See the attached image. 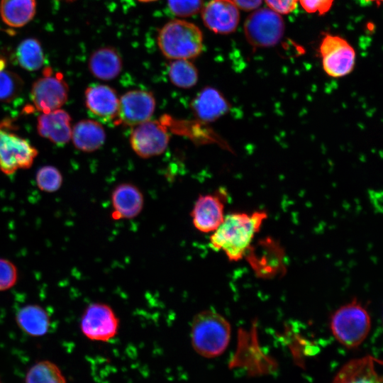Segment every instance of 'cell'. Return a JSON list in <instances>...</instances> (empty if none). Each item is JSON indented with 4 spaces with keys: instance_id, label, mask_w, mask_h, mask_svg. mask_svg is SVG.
I'll use <instances>...</instances> for the list:
<instances>
[{
    "instance_id": "obj_23",
    "label": "cell",
    "mask_w": 383,
    "mask_h": 383,
    "mask_svg": "<svg viewBox=\"0 0 383 383\" xmlns=\"http://www.w3.org/2000/svg\"><path fill=\"white\" fill-rule=\"evenodd\" d=\"M16 57L18 65L28 71L40 70L45 57L40 43L35 38L24 39L18 45Z\"/></svg>"
},
{
    "instance_id": "obj_31",
    "label": "cell",
    "mask_w": 383,
    "mask_h": 383,
    "mask_svg": "<svg viewBox=\"0 0 383 383\" xmlns=\"http://www.w3.org/2000/svg\"><path fill=\"white\" fill-rule=\"evenodd\" d=\"M269 9L279 14H288L296 7L299 0H265Z\"/></svg>"
},
{
    "instance_id": "obj_6",
    "label": "cell",
    "mask_w": 383,
    "mask_h": 383,
    "mask_svg": "<svg viewBox=\"0 0 383 383\" xmlns=\"http://www.w3.org/2000/svg\"><path fill=\"white\" fill-rule=\"evenodd\" d=\"M69 87L60 72L46 68L30 90V99L35 109L42 113L61 108L67 101Z\"/></svg>"
},
{
    "instance_id": "obj_12",
    "label": "cell",
    "mask_w": 383,
    "mask_h": 383,
    "mask_svg": "<svg viewBox=\"0 0 383 383\" xmlns=\"http://www.w3.org/2000/svg\"><path fill=\"white\" fill-rule=\"evenodd\" d=\"M201 12L204 26L217 34L233 33L239 24V9L232 0H210Z\"/></svg>"
},
{
    "instance_id": "obj_17",
    "label": "cell",
    "mask_w": 383,
    "mask_h": 383,
    "mask_svg": "<svg viewBox=\"0 0 383 383\" xmlns=\"http://www.w3.org/2000/svg\"><path fill=\"white\" fill-rule=\"evenodd\" d=\"M72 118L63 109H56L42 113L38 118V134L57 145H65L70 142L72 135Z\"/></svg>"
},
{
    "instance_id": "obj_21",
    "label": "cell",
    "mask_w": 383,
    "mask_h": 383,
    "mask_svg": "<svg viewBox=\"0 0 383 383\" xmlns=\"http://www.w3.org/2000/svg\"><path fill=\"white\" fill-rule=\"evenodd\" d=\"M16 321L21 331L34 337L45 335L50 326L48 313L37 304H28L21 307L16 314Z\"/></svg>"
},
{
    "instance_id": "obj_32",
    "label": "cell",
    "mask_w": 383,
    "mask_h": 383,
    "mask_svg": "<svg viewBox=\"0 0 383 383\" xmlns=\"http://www.w3.org/2000/svg\"><path fill=\"white\" fill-rule=\"evenodd\" d=\"M238 9L245 11L256 10L262 4V0H232Z\"/></svg>"
},
{
    "instance_id": "obj_13",
    "label": "cell",
    "mask_w": 383,
    "mask_h": 383,
    "mask_svg": "<svg viewBox=\"0 0 383 383\" xmlns=\"http://www.w3.org/2000/svg\"><path fill=\"white\" fill-rule=\"evenodd\" d=\"M224 194L200 195L192 210L194 226L201 233H213L223 222L225 201Z\"/></svg>"
},
{
    "instance_id": "obj_20",
    "label": "cell",
    "mask_w": 383,
    "mask_h": 383,
    "mask_svg": "<svg viewBox=\"0 0 383 383\" xmlns=\"http://www.w3.org/2000/svg\"><path fill=\"white\" fill-rule=\"evenodd\" d=\"M106 131L97 121L84 119L72 128L71 139L76 148L91 152L99 149L105 143Z\"/></svg>"
},
{
    "instance_id": "obj_4",
    "label": "cell",
    "mask_w": 383,
    "mask_h": 383,
    "mask_svg": "<svg viewBox=\"0 0 383 383\" xmlns=\"http://www.w3.org/2000/svg\"><path fill=\"white\" fill-rule=\"evenodd\" d=\"M330 326L340 343L348 348H355L368 335L371 319L367 309L357 300H353L333 313Z\"/></svg>"
},
{
    "instance_id": "obj_33",
    "label": "cell",
    "mask_w": 383,
    "mask_h": 383,
    "mask_svg": "<svg viewBox=\"0 0 383 383\" xmlns=\"http://www.w3.org/2000/svg\"><path fill=\"white\" fill-rule=\"evenodd\" d=\"M138 1H140V2L148 3V2L156 1H158V0H138Z\"/></svg>"
},
{
    "instance_id": "obj_28",
    "label": "cell",
    "mask_w": 383,
    "mask_h": 383,
    "mask_svg": "<svg viewBox=\"0 0 383 383\" xmlns=\"http://www.w3.org/2000/svg\"><path fill=\"white\" fill-rule=\"evenodd\" d=\"M204 5V0H167L170 11L179 18H187L197 14Z\"/></svg>"
},
{
    "instance_id": "obj_5",
    "label": "cell",
    "mask_w": 383,
    "mask_h": 383,
    "mask_svg": "<svg viewBox=\"0 0 383 383\" xmlns=\"http://www.w3.org/2000/svg\"><path fill=\"white\" fill-rule=\"evenodd\" d=\"M284 22L280 14L266 8L252 12L244 23L247 40L257 48L277 45L284 35Z\"/></svg>"
},
{
    "instance_id": "obj_24",
    "label": "cell",
    "mask_w": 383,
    "mask_h": 383,
    "mask_svg": "<svg viewBox=\"0 0 383 383\" xmlns=\"http://www.w3.org/2000/svg\"><path fill=\"white\" fill-rule=\"evenodd\" d=\"M167 73L171 83L181 89L192 88L199 80L198 70L189 60H172Z\"/></svg>"
},
{
    "instance_id": "obj_29",
    "label": "cell",
    "mask_w": 383,
    "mask_h": 383,
    "mask_svg": "<svg viewBox=\"0 0 383 383\" xmlns=\"http://www.w3.org/2000/svg\"><path fill=\"white\" fill-rule=\"evenodd\" d=\"M18 279L16 265L9 260L0 258V292L12 288Z\"/></svg>"
},
{
    "instance_id": "obj_25",
    "label": "cell",
    "mask_w": 383,
    "mask_h": 383,
    "mask_svg": "<svg viewBox=\"0 0 383 383\" xmlns=\"http://www.w3.org/2000/svg\"><path fill=\"white\" fill-rule=\"evenodd\" d=\"M26 383H66L59 367L50 361H41L28 371Z\"/></svg>"
},
{
    "instance_id": "obj_19",
    "label": "cell",
    "mask_w": 383,
    "mask_h": 383,
    "mask_svg": "<svg viewBox=\"0 0 383 383\" xmlns=\"http://www.w3.org/2000/svg\"><path fill=\"white\" fill-rule=\"evenodd\" d=\"M88 67L96 79L109 81L116 78L122 71L123 60L118 51L113 47H102L90 55Z\"/></svg>"
},
{
    "instance_id": "obj_11",
    "label": "cell",
    "mask_w": 383,
    "mask_h": 383,
    "mask_svg": "<svg viewBox=\"0 0 383 383\" xmlns=\"http://www.w3.org/2000/svg\"><path fill=\"white\" fill-rule=\"evenodd\" d=\"M169 142L170 135L167 129L157 121L149 120L134 126L130 135L131 148L142 158L162 154Z\"/></svg>"
},
{
    "instance_id": "obj_10",
    "label": "cell",
    "mask_w": 383,
    "mask_h": 383,
    "mask_svg": "<svg viewBox=\"0 0 383 383\" xmlns=\"http://www.w3.org/2000/svg\"><path fill=\"white\" fill-rule=\"evenodd\" d=\"M156 108V100L151 91L133 89L119 98L116 124L136 126L150 120Z\"/></svg>"
},
{
    "instance_id": "obj_7",
    "label": "cell",
    "mask_w": 383,
    "mask_h": 383,
    "mask_svg": "<svg viewBox=\"0 0 383 383\" xmlns=\"http://www.w3.org/2000/svg\"><path fill=\"white\" fill-rule=\"evenodd\" d=\"M38 150L26 139L0 126V171L11 174L18 169H28Z\"/></svg>"
},
{
    "instance_id": "obj_35",
    "label": "cell",
    "mask_w": 383,
    "mask_h": 383,
    "mask_svg": "<svg viewBox=\"0 0 383 383\" xmlns=\"http://www.w3.org/2000/svg\"><path fill=\"white\" fill-rule=\"evenodd\" d=\"M67 1H74V0H67Z\"/></svg>"
},
{
    "instance_id": "obj_22",
    "label": "cell",
    "mask_w": 383,
    "mask_h": 383,
    "mask_svg": "<svg viewBox=\"0 0 383 383\" xmlns=\"http://www.w3.org/2000/svg\"><path fill=\"white\" fill-rule=\"evenodd\" d=\"M36 12L35 0H1L0 17L9 27L21 28L28 23Z\"/></svg>"
},
{
    "instance_id": "obj_16",
    "label": "cell",
    "mask_w": 383,
    "mask_h": 383,
    "mask_svg": "<svg viewBox=\"0 0 383 383\" xmlns=\"http://www.w3.org/2000/svg\"><path fill=\"white\" fill-rule=\"evenodd\" d=\"M111 204L113 219H131L142 211L144 197L135 185L131 183H121L112 191Z\"/></svg>"
},
{
    "instance_id": "obj_9",
    "label": "cell",
    "mask_w": 383,
    "mask_h": 383,
    "mask_svg": "<svg viewBox=\"0 0 383 383\" xmlns=\"http://www.w3.org/2000/svg\"><path fill=\"white\" fill-rule=\"evenodd\" d=\"M80 328L84 335L89 340L107 342L116 335L119 320L109 305L92 303L82 314Z\"/></svg>"
},
{
    "instance_id": "obj_34",
    "label": "cell",
    "mask_w": 383,
    "mask_h": 383,
    "mask_svg": "<svg viewBox=\"0 0 383 383\" xmlns=\"http://www.w3.org/2000/svg\"><path fill=\"white\" fill-rule=\"evenodd\" d=\"M366 1H374L379 4V3L382 1V0H365Z\"/></svg>"
},
{
    "instance_id": "obj_15",
    "label": "cell",
    "mask_w": 383,
    "mask_h": 383,
    "mask_svg": "<svg viewBox=\"0 0 383 383\" xmlns=\"http://www.w3.org/2000/svg\"><path fill=\"white\" fill-rule=\"evenodd\" d=\"M230 104L217 89L207 86L201 89L191 102L194 116L203 122H213L228 113Z\"/></svg>"
},
{
    "instance_id": "obj_2",
    "label": "cell",
    "mask_w": 383,
    "mask_h": 383,
    "mask_svg": "<svg viewBox=\"0 0 383 383\" xmlns=\"http://www.w3.org/2000/svg\"><path fill=\"white\" fill-rule=\"evenodd\" d=\"M231 328L221 314L213 310L202 311L194 317L190 331L192 348L206 358L220 356L231 339Z\"/></svg>"
},
{
    "instance_id": "obj_18",
    "label": "cell",
    "mask_w": 383,
    "mask_h": 383,
    "mask_svg": "<svg viewBox=\"0 0 383 383\" xmlns=\"http://www.w3.org/2000/svg\"><path fill=\"white\" fill-rule=\"evenodd\" d=\"M377 362L370 355L351 360L338 372L332 383H382L376 370Z\"/></svg>"
},
{
    "instance_id": "obj_36",
    "label": "cell",
    "mask_w": 383,
    "mask_h": 383,
    "mask_svg": "<svg viewBox=\"0 0 383 383\" xmlns=\"http://www.w3.org/2000/svg\"><path fill=\"white\" fill-rule=\"evenodd\" d=\"M0 383H1V382H0Z\"/></svg>"
},
{
    "instance_id": "obj_14",
    "label": "cell",
    "mask_w": 383,
    "mask_h": 383,
    "mask_svg": "<svg viewBox=\"0 0 383 383\" xmlns=\"http://www.w3.org/2000/svg\"><path fill=\"white\" fill-rule=\"evenodd\" d=\"M119 98L116 91L106 84L90 85L84 92V102L88 111L105 122L116 121Z\"/></svg>"
},
{
    "instance_id": "obj_27",
    "label": "cell",
    "mask_w": 383,
    "mask_h": 383,
    "mask_svg": "<svg viewBox=\"0 0 383 383\" xmlns=\"http://www.w3.org/2000/svg\"><path fill=\"white\" fill-rule=\"evenodd\" d=\"M38 187L45 192H55L62 184V176L60 172L51 165L43 166L36 173Z\"/></svg>"
},
{
    "instance_id": "obj_3",
    "label": "cell",
    "mask_w": 383,
    "mask_h": 383,
    "mask_svg": "<svg viewBox=\"0 0 383 383\" xmlns=\"http://www.w3.org/2000/svg\"><path fill=\"white\" fill-rule=\"evenodd\" d=\"M157 41L162 54L172 60L196 58L204 48L201 29L194 23L182 19L166 23L159 30Z\"/></svg>"
},
{
    "instance_id": "obj_8",
    "label": "cell",
    "mask_w": 383,
    "mask_h": 383,
    "mask_svg": "<svg viewBox=\"0 0 383 383\" xmlns=\"http://www.w3.org/2000/svg\"><path fill=\"white\" fill-rule=\"evenodd\" d=\"M324 72L340 78L349 74L355 64V51L350 43L337 35H326L319 47Z\"/></svg>"
},
{
    "instance_id": "obj_26",
    "label": "cell",
    "mask_w": 383,
    "mask_h": 383,
    "mask_svg": "<svg viewBox=\"0 0 383 383\" xmlns=\"http://www.w3.org/2000/svg\"><path fill=\"white\" fill-rule=\"evenodd\" d=\"M23 82L16 73L0 68V101L11 102L15 99L23 90Z\"/></svg>"
},
{
    "instance_id": "obj_30",
    "label": "cell",
    "mask_w": 383,
    "mask_h": 383,
    "mask_svg": "<svg viewBox=\"0 0 383 383\" xmlns=\"http://www.w3.org/2000/svg\"><path fill=\"white\" fill-rule=\"evenodd\" d=\"M334 0H299L302 8L309 13L323 15L328 12Z\"/></svg>"
},
{
    "instance_id": "obj_1",
    "label": "cell",
    "mask_w": 383,
    "mask_h": 383,
    "mask_svg": "<svg viewBox=\"0 0 383 383\" xmlns=\"http://www.w3.org/2000/svg\"><path fill=\"white\" fill-rule=\"evenodd\" d=\"M267 217L262 211L228 214L210 235L211 248L223 251L230 261L241 260Z\"/></svg>"
}]
</instances>
